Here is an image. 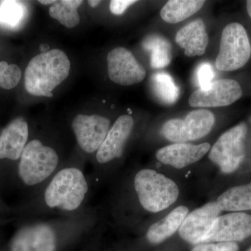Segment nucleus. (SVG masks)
<instances>
[{
  "mask_svg": "<svg viewBox=\"0 0 251 251\" xmlns=\"http://www.w3.org/2000/svg\"><path fill=\"white\" fill-rule=\"evenodd\" d=\"M247 9L248 14L251 18V0L247 1Z\"/></svg>",
  "mask_w": 251,
  "mask_h": 251,
  "instance_id": "nucleus-31",
  "label": "nucleus"
},
{
  "mask_svg": "<svg viewBox=\"0 0 251 251\" xmlns=\"http://www.w3.org/2000/svg\"><path fill=\"white\" fill-rule=\"evenodd\" d=\"M99 221L95 208L89 206L76 215L25 221L8 251H59L67 243L93 232Z\"/></svg>",
  "mask_w": 251,
  "mask_h": 251,
  "instance_id": "nucleus-2",
  "label": "nucleus"
},
{
  "mask_svg": "<svg viewBox=\"0 0 251 251\" xmlns=\"http://www.w3.org/2000/svg\"><path fill=\"white\" fill-rule=\"evenodd\" d=\"M109 77L112 82L124 86L135 85L146 76L145 68L125 48H115L107 56Z\"/></svg>",
  "mask_w": 251,
  "mask_h": 251,
  "instance_id": "nucleus-12",
  "label": "nucleus"
},
{
  "mask_svg": "<svg viewBox=\"0 0 251 251\" xmlns=\"http://www.w3.org/2000/svg\"><path fill=\"white\" fill-rule=\"evenodd\" d=\"M188 214V209L185 206L175 208L164 219L150 226L147 232L148 242L158 244L173 236L181 227L185 218Z\"/></svg>",
  "mask_w": 251,
  "mask_h": 251,
  "instance_id": "nucleus-18",
  "label": "nucleus"
},
{
  "mask_svg": "<svg viewBox=\"0 0 251 251\" xmlns=\"http://www.w3.org/2000/svg\"><path fill=\"white\" fill-rule=\"evenodd\" d=\"M222 211L216 202L207 203L193 211L186 216L179 229L180 237L193 245L203 244Z\"/></svg>",
  "mask_w": 251,
  "mask_h": 251,
  "instance_id": "nucleus-13",
  "label": "nucleus"
},
{
  "mask_svg": "<svg viewBox=\"0 0 251 251\" xmlns=\"http://www.w3.org/2000/svg\"><path fill=\"white\" fill-rule=\"evenodd\" d=\"M29 126L22 117L15 119L0 133V160L18 162L29 140Z\"/></svg>",
  "mask_w": 251,
  "mask_h": 251,
  "instance_id": "nucleus-15",
  "label": "nucleus"
},
{
  "mask_svg": "<svg viewBox=\"0 0 251 251\" xmlns=\"http://www.w3.org/2000/svg\"><path fill=\"white\" fill-rule=\"evenodd\" d=\"M216 202L222 211L251 210V182L229 188L219 196Z\"/></svg>",
  "mask_w": 251,
  "mask_h": 251,
  "instance_id": "nucleus-20",
  "label": "nucleus"
},
{
  "mask_svg": "<svg viewBox=\"0 0 251 251\" xmlns=\"http://www.w3.org/2000/svg\"><path fill=\"white\" fill-rule=\"evenodd\" d=\"M144 49L151 52L150 64L153 69L169 65L173 58V50L169 41L158 35L148 36L143 42Z\"/></svg>",
  "mask_w": 251,
  "mask_h": 251,
  "instance_id": "nucleus-21",
  "label": "nucleus"
},
{
  "mask_svg": "<svg viewBox=\"0 0 251 251\" xmlns=\"http://www.w3.org/2000/svg\"><path fill=\"white\" fill-rule=\"evenodd\" d=\"M71 62L67 54L52 49L33 57L26 68L25 87L36 97H53L52 91L69 76Z\"/></svg>",
  "mask_w": 251,
  "mask_h": 251,
  "instance_id": "nucleus-4",
  "label": "nucleus"
},
{
  "mask_svg": "<svg viewBox=\"0 0 251 251\" xmlns=\"http://www.w3.org/2000/svg\"><path fill=\"white\" fill-rule=\"evenodd\" d=\"M94 187L83 163H65L23 206L25 221L71 216L87 209Z\"/></svg>",
  "mask_w": 251,
  "mask_h": 251,
  "instance_id": "nucleus-1",
  "label": "nucleus"
},
{
  "mask_svg": "<svg viewBox=\"0 0 251 251\" xmlns=\"http://www.w3.org/2000/svg\"><path fill=\"white\" fill-rule=\"evenodd\" d=\"M25 12L21 1H0V24L7 27H16L22 21Z\"/></svg>",
  "mask_w": 251,
  "mask_h": 251,
  "instance_id": "nucleus-24",
  "label": "nucleus"
},
{
  "mask_svg": "<svg viewBox=\"0 0 251 251\" xmlns=\"http://www.w3.org/2000/svg\"><path fill=\"white\" fill-rule=\"evenodd\" d=\"M197 78L200 89L206 90L212 83L213 79L215 76L214 69L209 63H202L198 68Z\"/></svg>",
  "mask_w": 251,
  "mask_h": 251,
  "instance_id": "nucleus-26",
  "label": "nucleus"
},
{
  "mask_svg": "<svg viewBox=\"0 0 251 251\" xmlns=\"http://www.w3.org/2000/svg\"><path fill=\"white\" fill-rule=\"evenodd\" d=\"M64 163L55 148L34 138L28 141L23 150L16 173L20 184L29 191L31 197Z\"/></svg>",
  "mask_w": 251,
  "mask_h": 251,
  "instance_id": "nucleus-3",
  "label": "nucleus"
},
{
  "mask_svg": "<svg viewBox=\"0 0 251 251\" xmlns=\"http://www.w3.org/2000/svg\"><path fill=\"white\" fill-rule=\"evenodd\" d=\"M72 128L81 151L94 156L108 135L110 120L99 115H77Z\"/></svg>",
  "mask_w": 251,
  "mask_h": 251,
  "instance_id": "nucleus-10",
  "label": "nucleus"
},
{
  "mask_svg": "<svg viewBox=\"0 0 251 251\" xmlns=\"http://www.w3.org/2000/svg\"><path fill=\"white\" fill-rule=\"evenodd\" d=\"M133 185L140 205L150 212L164 210L179 197V187L176 183L153 170L137 172Z\"/></svg>",
  "mask_w": 251,
  "mask_h": 251,
  "instance_id": "nucleus-5",
  "label": "nucleus"
},
{
  "mask_svg": "<svg viewBox=\"0 0 251 251\" xmlns=\"http://www.w3.org/2000/svg\"><path fill=\"white\" fill-rule=\"evenodd\" d=\"M100 2H101V1H99V0H90V1H88L89 5L92 8H95L96 6H98Z\"/></svg>",
  "mask_w": 251,
  "mask_h": 251,
  "instance_id": "nucleus-29",
  "label": "nucleus"
},
{
  "mask_svg": "<svg viewBox=\"0 0 251 251\" xmlns=\"http://www.w3.org/2000/svg\"><path fill=\"white\" fill-rule=\"evenodd\" d=\"M210 150L211 145L208 143L198 145L175 143L158 150L156 156L163 164L181 169L199 161Z\"/></svg>",
  "mask_w": 251,
  "mask_h": 251,
  "instance_id": "nucleus-16",
  "label": "nucleus"
},
{
  "mask_svg": "<svg viewBox=\"0 0 251 251\" xmlns=\"http://www.w3.org/2000/svg\"><path fill=\"white\" fill-rule=\"evenodd\" d=\"M251 56V45L245 28L238 23L227 25L222 31L216 68L224 72L238 70L247 64Z\"/></svg>",
  "mask_w": 251,
  "mask_h": 251,
  "instance_id": "nucleus-6",
  "label": "nucleus"
},
{
  "mask_svg": "<svg viewBox=\"0 0 251 251\" xmlns=\"http://www.w3.org/2000/svg\"><path fill=\"white\" fill-rule=\"evenodd\" d=\"M133 127V117L129 115H124L119 117L110 128L106 138L94 156V170L90 175L94 187L104 168L123 156Z\"/></svg>",
  "mask_w": 251,
  "mask_h": 251,
  "instance_id": "nucleus-7",
  "label": "nucleus"
},
{
  "mask_svg": "<svg viewBox=\"0 0 251 251\" xmlns=\"http://www.w3.org/2000/svg\"><path fill=\"white\" fill-rule=\"evenodd\" d=\"M215 123L212 112L204 109L193 110L184 120L173 119L166 122L161 133L173 143H183L201 139L209 134Z\"/></svg>",
  "mask_w": 251,
  "mask_h": 251,
  "instance_id": "nucleus-9",
  "label": "nucleus"
},
{
  "mask_svg": "<svg viewBox=\"0 0 251 251\" xmlns=\"http://www.w3.org/2000/svg\"><path fill=\"white\" fill-rule=\"evenodd\" d=\"M242 87L237 81L221 79L214 81L206 90L195 91L188 99L193 108H215L227 106L242 98Z\"/></svg>",
  "mask_w": 251,
  "mask_h": 251,
  "instance_id": "nucleus-11",
  "label": "nucleus"
},
{
  "mask_svg": "<svg viewBox=\"0 0 251 251\" xmlns=\"http://www.w3.org/2000/svg\"><path fill=\"white\" fill-rule=\"evenodd\" d=\"M137 1L134 0H112L110 1V10L112 14L120 16L123 14L127 8L134 4Z\"/></svg>",
  "mask_w": 251,
  "mask_h": 251,
  "instance_id": "nucleus-28",
  "label": "nucleus"
},
{
  "mask_svg": "<svg viewBox=\"0 0 251 251\" xmlns=\"http://www.w3.org/2000/svg\"><path fill=\"white\" fill-rule=\"evenodd\" d=\"M247 251H251V247Z\"/></svg>",
  "mask_w": 251,
  "mask_h": 251,
  "instance_id": "nucleus-32",
  "label": "nucleus"
},
{
  "mask_svg": "<svg viewBox=\"0 0 251 251\" xmlns=\"http://www.w3.org/2000/svg\"><path fill=\"white\" fill-rule=\"evenodd\" d=\"M204 3L202 0H170L162 8L160 15L165 22L176 24L196 14Z\"/></svg>",
  "mask_w": 251,
  "mask_h": 251,
  "instance_id": "nucleus-19",
  "label": "nucleus"
},
{
  "mask_svg": "<svg viewBox=\"0 0 251 251\" xmlns=\"http://www.w3.org/2000/svg\"><path fill=\"white\" fill-rule=\"evenodd\" d=\"M22 72L18 65L0 62V87L4 90H11L19 83Z\"/></svg>",
  "mask_w": 251,
  "mask_h": 251,
  "instance_id": "nucleus-25",
  "label": "nucleus"
},
{
  "mask_svg": "<svg viewBox=\"0 0 251 251\" xmlns=\"http://www.w3.org/2000/svg\"><path fill=\"white\" fill-rule=\"evenodd\" d=\"M151 85L153 93L161 103L173 105L179 99V88L170 74L164 72L153 74Z\"/></svg>",
  "mask_w": 251,
  "mask_h": 251,
  "instance_id": "nucleus-22",
  "label": "nucleus"
},
{
  "mask_svg": "<svg viewBox=\"0 0 251 251\" xmlns=\"http://www.w3.org/2000/svg\"><path fill=\"white\" fill-rule=\"evenodd\" d=\"M83 1L81 0H62L50 6L49 14L67 28L76 27L80 18L77 9Z\"/></svg>",
  "mask_w": 251,
  "mask_h": 251,
  "instance_id": "nucleus-23",
  "label": "nucleus"
},
{
  "mask_svg": "<svg viewBox=\"0 0 251 251\" xmlns=\"http://www.w3.org/2000/svg\"><path fill=\"white\" fill-rule=\"evenodd\" d=\"M251 236V215L233 212L217 218L203 244L242 242Z\"/></svg>",
  "mask_w": 251,
  "mask_h": 251,
  "instance_id": "nucleus-14",
  "label": "nucleus"
},
{
  "mask_svg": "<svg viewBox=\"0 0 251 251\" xmlns=\"http://www.w3.org/2000/svg\"><path fill=\"white\" fill-rule=\"evenodd\" d=\"M57 1H54V0H43V1H39V2L41 4H44V5H49V4H55L56 2H57Z\"/></svg>",
  "mask_w": 251,
  "mask_h": 251,
  "instance_id": "nucleus-30",
  "label": "nucleus"
},
{
  "mask_svg": "<svg viewBox=\"0 0 251 251\" xmlns=\"http://www.w3.org/2000/svg\"><path fill=\"white\" fill-rule=\"evenodd\" d=\"M175 41L188 57L202 55L209 44L205 24L202 19L192 21L178 31Z\"/></svg>",
  "mask_w": 251,
  "mask_h": 251,
  "instance_id": "nucleus-17",
  "label": "nucleus"
},
{
  "mask_svg": "<svg viewBox=\"0 0 251 251\" xmlns=\"http://www.w3.org/2000/svg\"><path fill=\"white\" fill-rule=\"evenodd\" d=\"M237 242H223L216 244H201L196 245L191 251H239Z\"/></svg>",
  "mask_w": 251,
  "mask_h": 251,
  "instance_id": "nucleus-27",
  "label": "nucleus"
},
{
  "mask_svg": "<svg viewBox=\"0 0 251 251\" xmlns=\"http://www.w3.org/2000/svg\"><path fill=\"white\" fill-rule=\"evenodd\" d=\"M247 133V125L243 122L225 132L211 148L209 159L225 174L234 173L244 161Z\"/></svg>",
  "mask_w": 251,
  "mask_h": 251,
  "instance_id": "nucleus-8",
  "label": "nucleus"
}]
</instances>
